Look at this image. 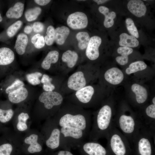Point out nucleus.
I'll return each instance as SVG.
<instances>
[{"label": "nucleus", "instance_id": "f3484780", "mask_svg": "<svg viewBox=\"0 0 155 155\" xmlns=\"http://www.w3.org/2000/svg\"><path fill=\"white\" fill-rule=\"evenodd\" d=\"M127 8L132 14L138 17L145 15L147 8L144 2L140 0L129 1L127 4Z\"/></svg>", "mask_w": 155, "mask_h": 155}, {"label": "nucleus", "instance_id": "4c0bfd02", "mask_svg": "<svg viewBox=\"0 0 155 155\" xmlns=\"http://www.w3.org/2000/svg\"><path fill=\"white\" fill-rule=\"evenodd\" d=\"M22 24V22L19 20L10 26L8 28L7 30V36L10 37L14 36L18 31L20 28Z\"/></svg>", "mask_w": 155, "mask_h": 155}, {"label": "nucleus", "instance_id": "7c9ffc66", "mask_svg": "<svg viewBox=\"0 0 155 155\" xmlns=\"http://www.w3.org/2000/svg\"><path fill=\"white\" fill-rule=\"evenodd\" d=\"M29 118L28 114L27 113L22 112L18 116L16 127L18 130L20 131H24L28 128L26 121Z\"/></svg>", "mask_w": 155, "mask_h": 155}, {"label": "nucleus", "instance_id": "e433bc0d", "mask_svg": "<svg viewBox=\"0 0 155 155\" xmlns=\"http://www.w3.org/2000/svg\"><path fill=\"white\" fill-rule=\"evenodd\" d=\"M24 82L18 79H16L10 85L7 86L5 88V93L8 94L9 93L19 88L24 87Z\"/></svg>", "mask_w": 155, "mask_h": 155}, {"label": "nucleus", "instance_id": "37998d69", "mask_svg": "<svg viewBox=\"0 0 155 155\" xmlns=\"http://www.w3.org/2000/svg\"><path fill=\"white\" fill-rule=\"evenodd\" d=\"M45 43L44 38L42 36H41L34 44V46L37 49H40L44 46Z\"/></svg>", "mask_w": 155, "mask_h": 155}, {"label": "nucleus", "instance_id": "9b49d317", "mask_svg": "<svg viewBox=\"0 0 155 155\" xmlns=\"http://www.w3.org/2000/svg\"><path fill=\"white\" fill-rule=\"evenodd\" d=\"M94 93V88L92 86H85L77 91L75 94L77 100L73 102L81 107L92 105V99Z\"/></svg>", "mask_w": 155, "mask_h": 155}, {"label": "nucleus", "instance_id": "09e8293b", "mask_svg": "<svg viewBox=\"0 0 155 155\" xmlns=\"http://www.w3.org/2000/svg\"><path fill=\"white\" fill-rule=\"evenodd\" d=\"M93 1L97 3L98 5L103 4L108 1L106 0H94Z\"/></svg>", "mask_w": 155, "mask_h": 155}, {"label": "nucleus", "instance_id": "aec40b11", "mask_svg": "<svg viewBox=\"0 0 155 155\" xmlns=\"http://www.w3.org/2000/svg\"><path fill=\"white\" fill-rule=\"evenodd\" d=\"M15 59L13 52L9 48H0V65L6 66L11 64Z\"/></svg>", "mask_w": 155, "mask_h": 155}, {"label": "nucleus", "instance_id": "b1692460", "mask_svg": "<svg viewBox=\"0 0 155 155\" xmlns=\"http://www.w3.org/2000/svg\"><path fill=\"white\" fill-rule=\"evenodd\" d=\"M70 33V30L67 27L62 26L55 29V41L59 45L63 44Z\"/></svg>", "mask_w": 155, "mask_h": 155}, {"label": "nucleus", "instance_id": "4be33fe9", "mask_svg": "<svg viewBox=\"0 0 155 155\" xmlns=\"http://www.w3.org/2000/svg\"><path fill=\"white\" fill-rule=\"evenodd\" d=\"M28 41V36L26 34L21 33L18 35L16 41L14 49L18 54L22 55L25 53Z\"/></svg>", "mask_w": 155, "mask_h": 155}, {"label": "nucleus", "instance_id": "473e14b6", "mask_svg": "<svg viewBox=\"0 0 155 155\" xmlns=\"http://www.w3.org/2000/svg\"><path fill=\"white\" fill-rule=\"evenodd\" d=\"M42 75L41 72L36 71L27 74L26 78L29 83L32 85L36 86L40 84V78L42 77Z\"/></svg>", "mask_w": 155, "mask_h": 155}, {"label": "nucleus", "instance_id": "72a5a7b5", "mask_svg": "<svg viewBox=\"0 0 155 155\" xmlns=\"http://www.w3.org/2000/svg\"><path fill=\"white\" fill-rule=\"evenodd\" d=\"M14 114L12 109H3L0 108V122L5 123L9 121L12 117Z\"/></svg>", "mask_w": 155, "mask_h": 155}, {"label": "nucleus", "instance_id": "ddd939ff", "mask_svg": "<svg viewBox=\"0 0 155 155\" xmlns=\"http://www.w3.org/2000/svg\"><path fill=\"white\" fill-rule=\"evenodd\" d=\"M101 42V39L99 36H94L90 38L86 51V56L89 59L94 60L98 58V49Z\"/></svg>", "mask_w": 155, "mask_h": 155}, {"label": "nucleus", "instance_id": "a19ab883", "mask_svg": "<svg viewBox=\"0 0 155 155\" xmlns=\"http://www.w3.org/2000/svg\"><path fill=\"white\" fill-rule=\"evenodd\" d=\"M47 155H74L71 151L60 150L55 152H49Z\"/></svg>", "mask_w": 155, "mask_h": 155}, {"label": "nucleus", "instance_id": "bb28decb", "mask_svg": "<svg viewBox=\"0 0 155 155\" xmlns=\"http://www.w3.org/2000/svg\"><path fill=\"white\" fill-rule=\"evenodd\" d=\"M59 56V53L57 51L53 50L49 52L41 63L42 68L46 70L49 69L51 67V64L57 62Z\"/></svg>", "mask_w": 155, "mask_h": 155}, {"label": "nucleus", "instance_id": "7ed1b4c3", "mask_svg": "<svg viewBox=\"0 0 155 155\" xmlns=\"http://www.w3.org/2000/svg\"><path fill=\"white\" fill-rule=\"evenodd\" d=\"M113 123L127 138L130 145L142 126L137 114L131 111L127 113L126 109L124 108L115 113Z\"/></svg>", "mask_w": 155, "mask_h": 155}, {"label": "nucleus", "instance_id": "a211bd4d", "mask_svg": "<svg viewBox=\"0 0 155 155\" xmlns=\"http://www.w3.org/2000/svg\"><path fill=\"white\" fill-rule=\"evenodd\" d=\"M28 94V92L27 89L23 87L8 94V97L9 100L11 102L17 104L25 100Z\"/></svg>", "mask_w": 155, "mask_h": 155}, {"label": "nucleus", "instance_id": "0eeeda50", "mask_svg": "<svg viewBox=\"0 0 155 155\" xmlns=\"http://www.w3.org/2000/svg\"><path fill=\"white\" fill-rule=\"evenodd\" d=\"M44 140L49 152L61 149L60 127L54 119L48 118L43 129Z\"/></svg>", "mask_w": 155, "mask_h": 155}, {"label": "nucleus", "instance_id": "ea45409f", "mask_svg": "<svg viewBox=\"0 0 155 155\" xmlns=\"http://www.w3.org/2000/svg\"><path fill=\"white\" fill-rule=\"evenodd\" d=\"M32 28L34 32L37 33H40L42 32L44 30V26L42 22H36L33 24Z\"/></svg>", "mask_w": 155, "mask_h": 155}, {"label": "nucleus", "instance_id": "a18cd8bd", "mask_svg": "<svg viewBox=\"0 0 155 155\" xmlns=\"http://www.w3.org/2000/svg\"><path fill=\"white\" fill-rule=\"evenodd\" d=\"M51 1L50 0H35L34 2L37 4L44 6L47 4Z\"/></svg>", "mask_w": 155, "mask_h": 155}, {"label": "nucleus", "instance_id": "f8f14e48", "mask_svg": "<svg viewBox=\"0 0 155 155\" xmlns=\"http://www.w3.org/2000/svg\"><path fill=\"white\" fill-rule=\"evenodd\" d=\"M67 25L72 29L76 30L86 28L88 24V19L86 14L81 12H76L70 14L68 17Z\"/></svg>", "mask_w": 155, "mask_h": 155}, {"label": "nucleus", "instance_id": "39448f33", "mask_svg": "<svg viewBox=\"0 0 155 155\" xmlns=\"http://www.w3.org/2000/svg\"><path fill=\"white\" fill-rule=\"evenodd\" d=\"M105 138L108 147L114 155H127L130 144L113 123Z\"/></svg>", "mask_w": 155, "mask_h": 155}, {"label": "nucleus", "instance_id": "2f4dec72", "mask_svg": "<svg viewBox=\"0 0 155 155\" xmlns=\"http://www.w3.org/2000/svg\"><path fill=\"white\" fill-rule=\"evenodd\" d=\"M41 8L38 7L29 9L25 12V16L26 20L31 22L36 20L40 14Z\"/></svg>", "mask_w": 155, "mask_h": 155}, {"label": "nucleus", "instance_id": "5701e85b", "mask_svg": "<svg viewBox=\"0 0 155 155\" xmlns=\"http://www.w3.org/2000/svg\"><path fill=\"white\" fill-rule=\"evenodd\" d=\"M99 11L105 16L104 22V26L106 28L112 27L114 23V19L116 17V14L113 11L109 12L108 8L105 6H101L98 9Z\"/></svg>", "mask_w": 155, "mask_h": 155}, {"label": "nucleus", "instance_id": "6e6552de", "mask_svg": "<svg viewBox=\"0 0 155 155\" xmlns=\"http://www.w3.org/2000/svg\"><path fill=\"white\" fill-rule=\"evenodd\" d=\"M40 102L43 104L45 111L43 118L56 114L60 109L63 100L62 95L55 91L42 92L38 97Z\"/></svg>", "mask_w": 155, "mask_h": 155}, {"label": "nucleus", "instance_id": "8fccbe9b", "mask_svg": "<svg viewBox=\"0 0 155 155\" xmlns=\"http://www.w3.org/2000/svg\"><path fill=\"white\" fill-rule=\"evenodd\" d=\"M152 102L153 104H155V97H154L152 100Z\"/></svg>", "mask_w": 155, "mask_h": 155}, {"label": "nucleus", "instance_id": "3c124183", "mask_svg": "<svg viewBox=\"0 0 155 155\" xmlns=\"http://www.w3.org/2000/svg\"><path fill=\"white\" fill-rule=\"evenodd\" d=\"M3 20L1 16V14L0 13V22H2Z\"/></svg>", "mask_w": 155, "mask_h": 155}, {"label": "nucleus", "instance_id": "393cba45", "mask_svg": "<svg viewBox=\"0 0 155 155\" xmlns=\"http://www.w3.org/2000/svg\"><path fill=\"white\" fill-rule=\"evenodd\" d=\"M24 4L21 2H18L10 8L6 13V16L9 18L18 19L23 15Z\"/></svg>", "mask_w": 155, "mask_h": 155}, {"label": "nucleus", "instance_id": "9d476101", "mask_svg": "<svg viewBox=\"0 0 155 155\" xmlns=\"http://www.w3.org/2000/svg\"><path fill=\"white\" fill-rule=\"evenodd\" d=\"M142 126L155 134V104H151L146 108L144 113H137Z\"/></svg>", "mask_w": 155, "mask_h": 155}, {"label": "nucleus", "instance_id": "f257e3e1", "mask_svg": "<svg viewBox=\"0 0 155 155\" xmlns=\"http://www.w3.org/2000/svg\"><path fill=\"white\" fill-rule=\"evenodd\" d=\"M54 119L60 127H74L82 129L89 135L92 124L91 116L80 106L65 104L59 109Z\"/></svg>", "mask_w": 155, "mask_h": 155}, {"label": "nucleus", "instance_id": "a878e982", "mask_svg": "<svg viewBox=\"0 0 155 155\" xmlns=\"http://www.w3.org/2000/svg\"><path fill=\"white\" fill-rule=\"evenodd\" d=\"M117 51L121 55L117 57L116 60L120 65H123L128 63L129 59L128 56L132 53L133 49L130 47L121 46L117 49Z\"/></svg>", "mask_w": 155, "mask_h": 155}, {"label": "nucleus", "instance_id": "c85d7f7f", "mask_svg": "<svg viewBox=\"0 0 155 155\" xmlns=\"http://www.w3.org/2000/svg\"><path fill=\"white\" fill-rule=\"evenodd\" d=\"M76 37L78 42L79 48L81 50L86 48L90 38L88 33L86 32H80L77 34Z\"/></svg>", "mask_w": 155, "mask_h": 155}, {"label": "nucleus", "instance_id": "423d86ee", "mask_svg": "<svg viewBox=\"0 0 155 155\" xmlns=\"http://www.w3.org/2000/svg\"><path fill=\"white\" fill-rule=\"evenodd\" d=\"M155 140V134L141 127L134 136L131 145L136 149L139 155H152Z\"/></svg>", "mask_w": 155, "mask_h": 155}, {"label": "nucleus", "instance_id": "c9c22d12", "mask_svg": "<svg viewBox=\"0 0 155 155\" xmlns=\"http://www.w3.org/2000/svg\"><path fill=\"white\" fill-rule=\"evenodd\" d=\"M125 23L127 29L131 35L136 38H138L139 35L138 30L133 20L130 18H127L125 20Z\"/></svg>", "mask_w": 155, "mask_h": 155}, {"label": "nucleus", "instance_id": "2eb2a0df", "mask_svg": "<svg viewBox=\"0 0 155 155\" xmlns=\"http://www.w3.org/2000/svg\"><path fill=\"white\" fill-rule=\"evenodd\" d=\"M106 80L110 84L116 85L121 83L123 81L124 74L122 71L116 67H113L107 70L104 74Z\"/></svg>", "mask_w": 155, "mask_h": 155}, {"label": "nucleus", "instance_id": "dca6fc26", "mask_svg": "<svg viewBox=\"0 0 155 155\" xmlns=\"http://www.w3.org/2000/svg\"><path fill=\"white\" fill-rule=\"evenodd\" d=\"M38 135L34 134H32L25 139V143L29 145L27 149L28 153L33 154L43 152L42 146L38 142Z\"/></svg>", "mask_w": 155, "mask_h": 155}, {"label": "nucleus", "instance_id": "de8ad7c7", "mask_svg": "<svg viewBox=\"0 0 155 155\" xmlns=\"http://www.w3.org/2000/svg\"><path fill=\"white\" fill-rule=\"evenodd\" d=\"M32 27L30 26L27 25L25 27L24 32L25 33L29 34L32 32Z\"/></svg>", "mask_w": 155, "mask_h": 155}, {"label": "nucleus", "instance_id": "cd10ccee", "mask_svg": "<svg viewBox=\"0 0 155 155\" xmlns=\"http://www.w3.org/2000/svg\"><path fill=\"white\" fill-rule=\"evenodd\" d=\"M78 57V55L75 52L68 50L63 53L62 60L63 62L67 63L69 67L71 68L76 64Z\"/></svg>", "mask_w": 155, "mask_h": 155}, {"label": "nucleus", "instance_id": "4468645a", "mask_svg": "<svg viewBox=\"0 0 155 155\" xmlns=\"http://www.w3.org/2000/svg\"><path fill=\"white\" fill-rule=\"evenodd\" d=\"M67 84L69 88L75 91L85 87L86 81L83 73L78 71L73 73L69 78Z\"/></svg>", "mask_w": 155, "mask_h": 155}, {"label": "nucleus", "instance_id": "79ce46f5", "mask_svg": "<svg viewBox=\"0 0 155 155\" xmlns=\"http://www.w3.org/2000/svg\"><path fill=\"white\" fill-rule=\"evenodd\" d=\"M51 81H49L42 84V88L46 92L53 91L55 88V86L51 83Z\"/></svg>", "mask_w": 155, "mask_h": 155}, {"label": "nucleus", "instance_id": "f03ea898", "mask_svg": "<svg viewBox=\"0 0 155 155\" xmlns=\"http://www.w3.org/2000/svg\"><path fill=\"white\" fill-rule=\"evenodd\" d=\"M114 115L112 107L108 104H103L94 114L89 141H98L105 138L113 124Z\"/></svg>", "mask_w": 155, "mask_h": 155}, {"label": "nucleus", "instance_id": "603ef678", "mask_svg": "<svg viewBox=\"0 0 155 155\" xmlns=\"http://www.w3.org/2000/svg\"><path fill=\"white\" fill-rule=\"evenodd\" d=\"M78 1H85V0H78Z\"/></svg>", "mask_w": 155, "mask_h": 155}, {"label": "nucleus", "instance_id": "49530a36", "mask_svg": "<svg viewBox=\"0 0 155 155\" xmlns=\"http://www.w3.org/2000/svg\"><path fill=\"white\" fill-rule=\"evenodd\" d=\"M41 36L40 34L39 33H37L34 35L32 37L31 39V42L34 44L36 42L38 39Z\"/></svg>", "mask_w": 155, "mask_h": 155}, {"label": "nucleus", "instance_id": "c03bdc74", "mask_svg": "<svg viewBox=\"0 0 155 155\" xmlns=\"http://www.w3.org/2000/svg\"><path fill=\"white\" fill-rule=\"evenodd\" d=\"M52 80V79L50 78L49 75L46 74H44L42 75L40 80V83L42 84L46 82Z\"/></svg>", "mask_w": 155, "mask_h": 155}, {"label": "nucleus", "instance_id": "f704fd0d", "mask_svg": "<svg viewBox=\"0 0 155 155\" xmlns=\"http://www.w3.org/2000/svg\"><path fill=\"white\" fill-rule=\"evenodd\" d=\"M55 29L52 26H49L47 29L46 35L45 36L44 39L45 42L48 46H51L53 44L55 41Z\"/></svg>", "mask_w": 155, "mask_h": 155}, {"label": "nucleus", "instance_id": "58836bf2", "mask_svg": "<svg viewBox=\"0 0 155 155\" xmlns=\"http://www.w3.org/2000/svg\"><path fill=\"white\" fill-rule=\"evenodd\" d=\"M14 148L11 144L6 143L0 145V155H12Z\"/></svg>", "mask_w": 155, "mask_h": 155}, {"label": "nucleus", "instance_id": "20e7f679", "mask_svg": "<svg viewBox=\"0 0 155 155\" xmlns=\"http://www.w3.org/2000/svg\"><path fill=\"white\" fill-rule=\"evenodd\" d=\"M60 128L61 150L71 151L72 148H78L88 137L83 131L74 127L66 126Z\"/></svg>", "mask_w": 155, "mask_h": 155}, {"label": "nucleus", "instance_id": "6ab92c4d", "mask_svg": "<svg viewBox=\"0 0 155 155\" xmlns=\"http://www.w3.org/2000/svg\"><path fill=\"white\" fill-rule=\"evenodd\" d=\"M131 89L136 96L135 101L138 104H142L146 101L148 98V92L146 89L143 86L136 83L133 84Z\"/></svg>", "mask_w": 155, "mask_h": 155}, {"label": "nucleus", "instance_id": "412c9836", "mask_svg": "<svg viewBox=\"0 0 155 155\" xmlns=\"http://www.w3.org/2000/svg\"><path fill=\"white\" fill-rule=\"evenodd\" d=\"M119 44L121 46L134 48L137 46L139 44L138 40L134 36L123 33L119 36Z\"/></svg>", "mask_w": 155, "mask_h": 155}, {"label": "nucleus", "instance_id": "c756f323", "mask_svg": "<svg viewBox=\"0 0 155 155\" xmlns=\"http://www.w3.org/2000/svg\"><path fill=\"white\" fill-rule=\"evenodd\" d=\"M147 65L144 61H137L131 63L125 70V73L127 75H130L138 71L145 69Z\"/></svg>", "mask_w": 155, "mask_h": 155}, {"label": "nucleus", "instance_id": "1a4fd4ad", "mask_svg": "<svg viewBox=\"0 0 155 155\" xmlns=\"http://www.w3.org/2000/svg\"><path fill=\"white\" fill-rule=\"evenodd\" d=\"M81 155H108L107 149L98 141H84L78 148Z\"/></svg>", "mask_w": 155, "mask_h": 155}]
</instances>
